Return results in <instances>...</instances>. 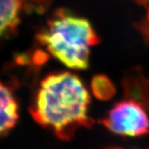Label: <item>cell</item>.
Here are the masks:
<instances>
[{"label": "cell", "instance_id": "cell-1", "mask_svg": "<svg viewBox=\"0 0 149 149\" xmlns=\"http://www.w3.org/2000/svg\"><path fill=\"white\" fill-rule=\"evenodd\" d=\"M90 104L91 96L80 77L61 71L48 74L40 82L30 111L38 123L66 140L79 128L93 125L88 114Z\"/></svg>", "mask_w": 149, "mask_h": 149}, {"label": "cell", "instance_id": "cell-2", "mask_svg": "<svg viewBox=\"0 0 149 149\" xmlns=\"http://www.w3.org/2000/svg\"><path fill=\"white\" fill-rule=\"evenodd\" d=\"M37 41L65 66L82 70L89 67L91 47L100 40L89 20L60 8L37 33Z\"/></svg>", "mask_w": 149, "mask_h": 149}, {"label": "cell", "instance_id": "cell-3", "mask_svg": "<svg viewBox=\"0 0 149 149\" xmlns=\"http://www.w3.org/2000/svg\"><path fill=\"white\" fill-rule=\"evenodd\" d=\"M100 123L120 136L139 138L149 133L148 114L143 104L133 99L116 103Z\"/></svg>", "mask_w": 149, "mask_h": 149}, {"label": "cell", "instance_id": "cell-4", "mask_svg": "<svg viewBox=\"0 0 149 149\" xmlns=\"http://www.w3.org/2000/svg\"><path fill=\"white\" fill-rule=\"evenodd\" d=\"M30 0H0V45L17 32Z\"/></svg>", "mask_w": 149, "mask_h": 149}, {"label": "cell", "instance_id": "cell-5", "mask_svg": "<svg viewBox=\"0 0 149 149\" xmlns=\"http://www.w3.org/2000/svg\"><path fill=\"white\" fill-rule=\"evenodd\" d=\"M18 119V105L8 86L0 81V136L10 131Z\"/></svg>", "mask_w": 149, "mask_h": 149}, {"label": "cell", "instance_id": "cell-6", "mask_svg": "<svg viewBox=\"0 0 149 149\" xmlns=\"http://www.w3.org/2000/svg\"><path fill=\"white\" fill-rule=\"evenodd\" d=\"M91 90L97 99L100 100H108L115 93L114 86L106 76L95 75L91 82Z\"/></svg>", "mask_w": 149, "mask_h": 149}, {"label": "cell", "instance_id": "cell-7", "mask_svg": "<svg viewBox=\"0 0 149 149\" xmlns=\"http://www.w3.org/2000/svg\"><path fill=\"white\" fill-rule=\"evenodd\" d=\"M139 2H141L143 4L145 5H149V0H139Z\"/></svg>", "mask_w": 149, "mask_h": 149}, {"label": "cell", "instance_id": "cell-8", "mask_svg": "<svg viewBox=\"0 0 149 149\" xmlns=\"http://www.w3.org/2000/svg\"><path fill=\"white\" fill-rule=\"evenodd\" d=\"M147 20H148V24L149 25V8H148V15H147Z\"/></svg>", "mask_w": 149, "mask_h": 149}, {"label": "cell", "instance_id": "cell-9", "mask_svg": "<svg viewBox=\"0 0 149 149\" xmlns=\"http://www.w3.org/2000/svg\"><path fill=\"white\" fill-rule=\"evenodd\" d=\"M107 149H122V148H107Z\"/></svg>", "mask_w": 149, "mask_h": 149}]
</instances>
